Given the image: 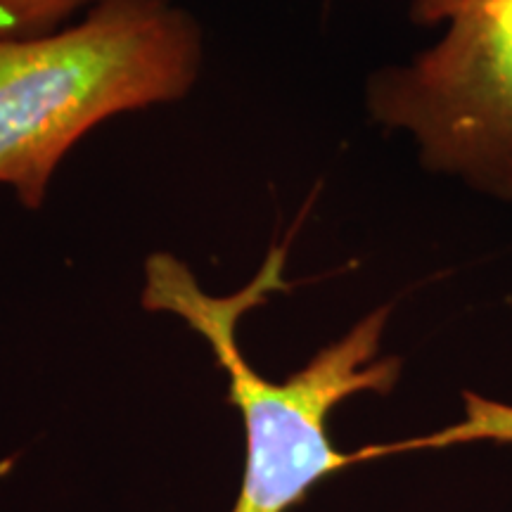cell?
Masks as SVG:
<instances>
[{
    "mask_svg": "<svg viewBox=\"0 0 512 512\" xmlns=\"http://www.w3.org/2000/svg\"><path fill=\"white\" fill-rule=\"evenodd\" d=\"M287 245L268 249L264 264L233 294H211L171 252H155L143 264V306L181 318L214 351L228 375V401L240 411L247 434V465L233 512H287L344 467L387 453L484 439V422L470 415L463 425L425 439L370 446L344 453L332 446L328 418L349 396L389 394L401 375V358L380 356L392 306L358 320L347 335L320 349L297 373L273 382L252 368L238 342L240 320L275 292L287 290Z\"/></svg>",
    "mask_w": 512,
    "mask_h": 512,
    "instance_id": "obj_1",
    "label": "cell"
},
{
    "mask_svg": "<svg viewBox=\"0 0 512 512\" xmlns=\"http://www.w3.org/2000/svg\"><path fill=\"white\" fill-rule=\"evenodd\" d=\"M408 15L444 36L370 74L368 114L408 133L427 171L512 202V0H411Z\"/></svg>",
    "mask_w": 512,
    "mask_h": 512,
    "instance_id": "obj_3",
    "label": "cell"
},
{
    "mask_svg": "<svg viewBox=\"0 0 512 512\" xmlns=\"http://www.w3.org/2000/svg\"><path fill=\"white\" fill-rule=\"evenodd\" d=\"M202 62L200 22L171 0H95L69 27L0 38V185L24 209L43 207L86 133L183 100Z\"/></svg>",
    "mask_w": 512,
    "mask_h": 512,
    "instance_id": "obj_2",
    "label": "cell"
},
{
    "mask_svg": "<svg viewBox=\"0 0 512 512\" xmlns=\"http://www.w3.org/2000/svg\"><path fill=\"white\" fill-rule=\"evenodd\" d=\"M95 0H0V38H29L62 29Z\"/></svg>",
    "mask_w": 512,
    "mask_h": 512,
    "instance_id": "obj_4",
    "label": "cell"
}]
</instances>
